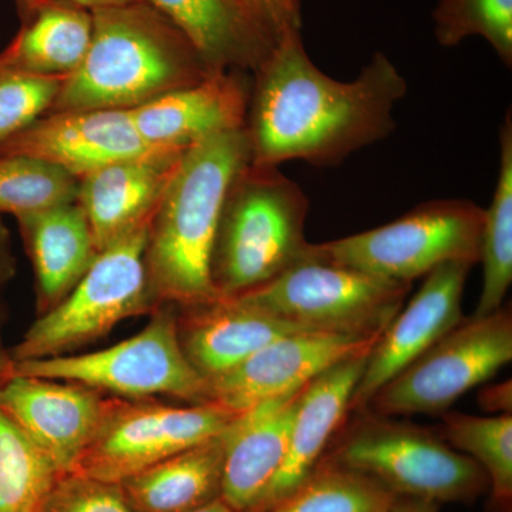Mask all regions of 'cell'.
Wrapping results in <instances>:
<instances>
[{
  "mask_svg": "<svg viewBox=\"0 0 512 512\" xmlns=\"http://www.w3.org/2000/svg\"><path fill=\"white\" fill-rule=\"evenodd\" d=\"M106 397L63 380L13 376L0 390V410L35 441L63 474H72L99 426Z\"/></svg>",
  "mask_w": 512,
  "mask_h": 512,
  "instance_id": "obj_15",
  "label": "cell"
},
{
  "mask_svg": "<svg viewBox=\"0 0 512 512\" xmlns=\"http://www.w3.org/2000/svg\"><path fill=\"white\" fill-rule=\"evenodd\" d=\"M150 150L130 111L110 109L49 113L0 144V156L39 158L77 180Z\"/></svg>",
  "mask_w": 512,
  "mask_h": 512,
  "instance_id": "obj_14",
  "label": "cell"
},
{
  "mask_svg": "<svg viewBox=\"0 0 512 512\" xmlns=\"http://www.w3.org/2000/svg\"><path fill=\"white\" fill-rule=\"evenodd\" d=\"M308 212L305 192L278 167L245 165L225 195L212 248L218 295L255 291L301 261Z\"/></svg>",
  "mask_w": 512,
  "mask_h": 512,
  "instance_id": "obj_4",
  "label": "cell"
},
{
  "mask_svg": "<svg viewBox=\"0 0 512 512\" xmlns=\"http://www.w3.org/2000/svg\"><path fill=\"white\" fill-rule=\"evenodd\" d=\"M379 338L299 330L258 350L225 375L207 380V403L239 414L255 404L301 390L343 360L365 355Z\"/></svg>",
  "mask_w": 512,
  "mask_h": 512,
  "instance_id": "obj_12",
  "label": "cell"
},
{
  "mask_svg": "<svg viewBox=\"0 0 512 512\" xmlns=\"http://www.w3.org/2000/svg\"><path fill=\"white\" fill-rule=\"evenodd\" d=\"M396 498L373 478L322 458L311 476L268 512H389Z\"/></svg>",
  "mask_w": 512,
  "mask_h": 512,
  "instance_id": "obj_28",
  "label": "cell"
},
{
  "mask_svg": "<svg viewBox=\"0 0 512 512\" xmlns=\"http://www.w3.org/2000/svg\"><path fill=\"white\" fill-rule=\"evenodd\" d=\"M484 208L467 200H437L382 225L322 244L303 255L412 284L447 262H480Z\"/></svg>",
  "mask_w": 512,
  "mask_h": 512,
  "instance_id": "obj_6",
  "label": "cell"
},
{
  "mask_svg": "<svg viewBox=\"0 0 512 512\" xmlns=\"http://www.w3.org/2000/svg\"><path fill=\"white\" fill-rule=\"evenodd\" d=\"M177 328L185 357L205 380L225 375L274 340L303 330L245 295L183 306Z\"/></svg>",
  "mask_w": 512,
  "mask_h": 512,
  "instance_id": "obj_17",
  "label": "cell"
},
{
  "mask_svg": "<svg viewBox=\"0 0 512 512\" xmlns=\"http://www.w3.org/2000/svg\"><path fill=\"white\" fill-rule=\"evenodd\" d=\"M63 474L0 410V512H37Z\"/></svg>",
  "mask_w": 512,
  "mask_h": 512,
  "instance_id": "obj_27",
  "label": "cell"
},
{
  "mask_svg": "<svg viewBox=\"0 0 512 512\" xmlns=\"http://www.w3.org/2000/svg\"><path fill=\"white\" fill-rule=\"evenodd\" d=\"M433 20L441 46H457L467 37L480 36L505 66H512V0H440Z\"/></svg>",
  "mask_w": 512,
  "mask_h": 512,
  "instance_id": "obj_30",
  "label": "cell"
},
{
  "mask_svg": "<svg viewBox=\"0 0 512 512\" xmlns=\"http://www.w3.org/2000/svg\"><path fill=\"white\" fill-rule=\"evenodd\" d=\"M471 268L466 262H447L424 276L419 291L394 316L367 355L349 413L366 410L384 384L464 319L463 295Z\"/></svg>",
  "mask_w": 512,
  "mask_h": 512,
  "instance_id": "obj_13",
  "label": "cell"
},
{
  "mask_svg": "<svg viewBox=\"0 0 512 512\" xmlns=\"http://www.w3.org/2000/svg\"><path fill=\"white\" fill-rule=\"evenodd\" d=\"M148 231L150 225L99 252L69 295L40 313L10 350V359L69 355L103 338L123 320L153 312L158 303L147 274Z\"/></svg>",
  "mask_w": 512,
  "mask_h": 512,
  "instance_id": "obj_7",
  "label": "cell"
},
{
  "mask_svg": "<svg viewBox=\"0 0 512 512\" xmlns=\"http://www.w3.org/2000/svg\"><path fill=\"white\" fill-rule=\"evenodd\" d=\"M249 163L245 127L184 151L148 231L147 274L158 305L183 308L221 298L211 279L212 248L229 185Z\"/></svg>",
  "mask_w": 512,
  "mask_h": 512,
  "instance_id": "obj_2",
  "label": "cell"
},
{
  "mask_svg": "<svg viewBox=\"0 0 512 512\" xmlns=\"http://www.w3.org/2000/svg\"><path fill=\"white\" fill-rule=\"evenodd\" d=\"M296 10H301V0H288Z\"/></svg>",
  "mask_w": 512,
  "mask_h": 512,
  "instance_id": "obj_41",
  "label": "cell"
},
{
  "mask_svg": "<svg viewBox=\"0 0 512 512\" xmlns=\"http://www.w3.org/2000/svg\"><path fill=\"white\" fill-rule=\"evenodd\" d=\"M79 180L47 161L0 156V214L16 218L77 201Z\"/></svg>",
  "mask_w": 512,
  "mask_h": 512,
  "instance_id": "obj_29",
  "label": "cell"
},
{
  "mask_svg": "<svg viewBox=\"0 0 512 512\" xmlns=\"http://www.w3.org/2000/svg\"><path fill=\"white\" fill-rule=\"evenodd\" d=\"M37 512H136L120 484L104 483L80 474H64Z\"/></svg>",
  "mask_w": 512,
  "mask_h": 512,
  "instance_id": "obj_32",
  "label": "cell"
},
{
  "mask_svg": "<svg viewBox=\"0 0 512 512\" xmlns=\"http://www.w3.org/2000/svg\"><path fill=\"white\" fill-rule=\"evenodd\" d=\"M15 256L10 249L9 231L0 218V288L15 275Z\"/></svg>",
  "mask_w": 512,
  "mask_h": 512,
  "instance_id": "obj_35",
  "label": "cell"
},
{
  "mask_svg": "<svg viewBox=\"0 0 512 512\" xmlns=\"http://www.w3.org/2000/svg\"><path fill=\"white\" fill-rule=\"evenodd\" d=\"M339 433L323 458L373 478L397 498L468 503L488 490L483 468L439 431L363 410Z\"/></svg>",
  "mask_w": 512,
  "mask_h": 512,
  "instance_id": "obj_5",
  "label": "cell"
},
{
  "mask_svg": "<svg viewBox=\"0 0 512 512\" xmlns=\"http://www.w3.org/2000/svg\"><path fill=\"white\" fill-rule=\"evenodd\" d=\"M367 355L343 360L303 387L282 466L249 512H268L311 476L346 423L350 399L365 370Z\"/></svg>",
  "mask_w": 512,
  "mask_h": 512,
  "instance_id": "obj_19",
  "label": "cell"
},
{
  "mask_svg": "<svg viewBox=\"0 0 512 512\" xmlns=\"http://www.w3.org/2000/svg\"><path fill=\"white\" fill-rule=\"evenodd\" d=\"M389 512H439V504L414 498H396Z\"/></svg>",
  "mask_w": 512,
  "mask_h": 512,
  "instance_id": "obj_36",
  "label": "cell"
},
{
  "mask_svg": "<svg viewBox=\"0 0 512 512\" xmlns=\"http://www.w3.org/2000/svg\"><path fill=\"white\" fill-rule=\"evenodd\" d=\"M0 52V63L39 76L67 79L82 64L93 33L90 10L69 0H35Z\"/></svg>",
  "mask_w": 512,
  "mask_h": 512,
  "instance_id": "obj_23",
  "label": "cell"
},
{
  "mask_svg": "<svg viewBox=\"0 0 512 512\" xmlns=\"http://www.w3.org/2000/svg\"><path fill=\"white\" fill-rule=\"evenodd\" d=\"M74 5L87 10H97L106 8H116V6L130 5V3L140 2V0H69Z\"/></svg>",
  "mask_w": 512,
  "mask_h": 512,
  "instance_id": "obj_37",
  "label": "cell"
},
{
  "mask_svg": "<svg viewBox=\"0 0 512 512\" xmlns=\"http://www.w3.org/2000/svg\"><path fill=\"white\" fill-rule=\"evenodd\" d=\"M18 221L35 269L39 312L43 313L69 295L99 251L77 201L23 215Z\"/></svg>",
  "mask_w": 512,
  "mask_h": 512,
  "instance_id": "obj_22",
  "label": "cell"
},
{
  "mask_svg": "<svg viewBox=\"0 0 512 512\" xmlns=\"http://www.w3.org/2000/svg\"><path fill=\"white\" fill-rule=\"evenodd\" d=\"M235 416L215 403L171 406L156 399L111 397L104 402L99 426L72 474L120 484L218 436Z\"/></svg>",
  "mask_w": 512,
  "mask_h": 512,
  "instance_id": "obj_11",
  "label": "cell"
},
{
  "mask_svg": "<svg viewBox=\"0 0 512 512\" xmlns=\"http://www.w3.org/2000/svg\"><path fill=\"white\" fill-rule=\"evenodd\" d=\"M410 289L406 282L303 255L274 281L244 295L299 329L380 338Z\"/></svg>",
  "mask_w": 512,
  "mask_h": 512,
  "instance_id": "obj_9",
  "label": "cell"
},
{
  "mask_svg": "<svg viewBox=\"0 0 512 512\" xmlns=\"http://www.w3.org/2000/svg\"><path fill=\"white\" fill-rule=\"evenodd\" d=\"M249 97L251 82L231 70L128 111L148 147L185 150L212 134L245 127Z\"/></svg>",
  "mask_w": 512,
  "mask_h": 512,
  "instance_id": "obj_18",
  "label": "cell"
},
{
  "mask_svg": "<svg viewBox=\"0 0 512 512\" xmlns=\"http://www.w3.org/2000/svg\"><path fill=\"white\" fill-rule=\"evenodd\" d=\"M511 380L495 384L480 392V404L488 412H501L500 414H511Z\"/></svg>",
  "mask_w": 512,
  "mask_h": 512,
  "instance_id": "obj_34",
  "label": "cell"
},
{
  "mask_svg": "<svg viewBox=\"0 0 512 512\" xmlns=\"http://www.w3.org/2000/svg\"><path fill=\"white\" fill-rule=\"evenodd\" d=\"M302 389L255 404L222 430L221 498L234 510L251 511L282 466Z\"/></svg>",
  "mask_w": 512,
  "mask_h": 512,
  "instance_id": "obj_20",
  "label": "cell"
},
{
  "mask_svg": "<svg viewBox=\"0 0 512 512\" xmlns=\"http://www.w3.org/2000/svg\"><path fill=\"white\" fill-rule=\"evenodd\" d=\"M92 16L89 50L49 113L133 110L214 74L191 40L144 0Z\"/></svg>",
  "mask_w": 512,
  "mask_h": 512,
  "instance_id": "obj_3",
  "label": "cell"
},
{
  "mask_svg": "<svg viewBox=\"0 0 512 512\" xmlns=\"http://www.w3.org/2000/svg\"><path fill=\"white\" fill-rule=\"evenodd\" d=\"M439 433L454 450L483 468L495 510L510 512L512 501V416L444 413Z\"/></svg>",
  "mask_w": 512,
  "mask_h": 512,
  "instance_id": "obj_26",
  "label": "cell"
},
{
  "mask_svg": "<svg viewBox=\"0 0 512 512\" xmlns=\"http://www.w3.org/2000/svg\"><path fill=\"white\" fill-rule=\"evenodd\" d=\"M33 2H35V0H16L19 16H22L23 13L30 8V5H32Z\"/></svg>",
  "mask_w": 512,
  "mask_h": 512,
  "instance_id": "obj_40",
  "label": "cell"
},
{
  "mask_svg": "<svg viewBox=\"0 0 512 512\" xmlns=\"http://www.w3.org/2000/svg\"><path fill=\"white\" fill-rule=\"evenodd\" d=\"M512 360L510 305L463 319L384 384L366 410L379 416L446 413L461 396L493 379Z\"/></svg>",
  "mask_w": 512,
  "mask_h": 512,
  "instance_id": "obj_10",
  "label": "cell"
},
{
  "mask_svg": "<svg viewBox=\"0 0 512 512\" xmlns=\"http://www.w3.org/2000/svg\"><path fill=\"white\" fill-rule=\"evenodd\" d=\"M480 262L483 288L474 316L503 308L512 282V120L505 114L500 131V171L490 207L484 210Z\"/></svg>",
  "mask_w": 512,
  "mask_h": 512,
  "instance_id": "obj_25",
  "label": "cell"
},
{
  "mask_svg": "<svg viewBox=\"0 0 512 512\" xmlns=\"http://www.w3.org/2000/svg\"><path fill=\"white\" fill-rule=\"evenodd\" d=\"M221 433L121 481L130 507L136 512H191L221 498Z\"/></svg>",
  "mask_w": 512,
  "mask_h": 512,
  "instance_id": "obj_24",
  "label": "cell"
},
{
  "mask_svg": "<svg viewBox=\"0 0 512 512\" xmlns=\"http://www.w3.org/2000/svg\"><path fill=\"white\" fill-rule=\"evenodd\" d=\"M177 26L212 73H254L275 42L242 0H144Z\"/></svg>",
  "mask_w": 512,
  "mask_h": 512,
  "instance_id": "obj_21",
  "label": "cell"
},
{
  "mask_svg": "<svg viewBox=\"0 0 512 512\" xmlns=\"http://www.w3.org/2000/svg\"><path fill=\"white\" fill-rule=\"evenodd\" d=\"M185 150L154 148L80 178L77 204L97 251L151 225Z\"/></svg>",
  "mask_w": 512,
  "mask_h": 512,
  "instance_id": "obj_16",
  "label": "cell"
},
{
  "mask_svg": "<svg viewBox=\"0 0 512 512\" xmlns=\"http://www.w3.org/2000/svg\"><path fill=\"white\" fill-rule=\"evenodd\" d=\"M10 363H12V359H10L9 353L3 348L2 328H0V390L8 382Z\"/></svg>",
  "mask_w": 512,
  "mask_h": 512,
  "instance_id": "obj_38",
  "label": "cell"
},
{
  "mask_svg": "<svg viewBox=\"0 0 512 512\" xmlns=\"http://www.w3.org/2000/svg\"><path fill=\"white\" fill-rule=\"evenodd\" d=\"M63 82L0 63V144L46 116Z\"/></svg>",
  "mask_w": 512,
  "mask_h": 512,
  "instance_id": "obj_31",
  "label": "cell"
},
{
  "mask_svg": "<svg viewBox=\"0 0 512 512\" xmlns=\"http://www.w3.org/2000/svg\"><path fill=\"white\" fill-rule=\"evenodd\" d=\"M406 94V79L384 53L352 82H339L309 59L301 30H291L254 72L245 124L251 164L338 165L393 133L394 107Z\"/></svg>",
  "mask_w": 512,
  "mask_h": 512,
  "instance_id": "obj_1",
  "label": "cell"
},
{
  "mask_svg": "<svg viewBox=\"0 0 512 512\" xmlns=\"http://www.w3.org/2000/svg\"><path fill=\"white\" fill-rule=\"evenodd\" d=\"M275 45L285 33L301 30V10L288 0H242Z\"/></svg>",
  "mask_w": 512,
  "mask_h": 512,
  "instance_id": "obj_33",
  "label": "cell"
},
{
  "mask_svg": "<svg viewBox=\"0 0 512 512\" xmlns=\"http://www.w3.org/2000/svg\"><path fill=\"white\" fill-rule=\"evenodd\" d=\"M191 512H238L225 503L222 498H218V500L212 501V503L204 505V507L198 508V510H194Z\"/></svg>",
  "mask_w": 512,
  "mask_h": 512,
  "instance_id": "obj_39",
  "label": "cell"
},
{
  "mask_svg": "<svg viewBox=\"0 0 512 512\" xmlns=\"http://www.w3.org/2000/svg\"><path fill=\"white\" fill-rule=\"evenodd\" d=\"M13 376L83 384L121 399L168 396L188 404L207 403V380L184 355L174 309H157L146 328L107 349L83 355L12 360L8 380Z\"/></svg>",
  "mask_w": 512,
  "mask_h": 512,
  "instance_id": "obj_8",
  "label": "cell"
}]
</instances>
